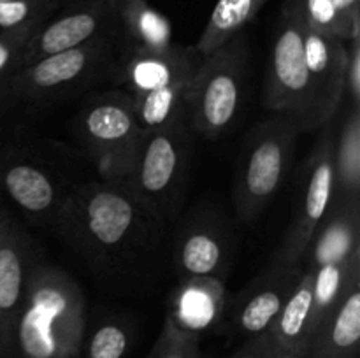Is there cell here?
<instances>
[{"mask_svg": "<svg viewBox=\"0 0 360 358\" xmlns=\"http://www.w3.org/2000/svg\"><path fill=\"white\" fill-rule=\"evenodd\" d=\"M69 0H7L0 2V30L42 25Z\"/></svg>", "mask_w": 360, "mask_h": 358, "instance_id": "cell-23", "label": "cell"}, {"mask_svg": "<svg viewBox=\"0 0 360 358\" xmlns=\"http://www.w3.org/2000/svg\"><path fill=\"white\" fill-rule=\"evenodd\" d=\"M306 14L302 0H285L274 32L269 69L264 84V107L301 126L306 83ZM301 132V128H299Z\"/></svg>", "mask_w": 360, "mask_h": 358, "instance_id": "cell-9", "label": "cell"}, {"mask_svg": "<svg viewBox=\"0 0 360 358\" xmlns=\"http://www.w3.org/2000/svg\"><path fill=\"white\" fill-rule=\"evenodd\" d=\"M118 28V0H69L32 35L21 67Z\"/></svg>", "mask_w": 360, "mask_h": 358, "instance_id": "cell-11", "label": "cell"}, {"mask_svg": "<svg viewBox=\"0 0 360 358\" xmlns=\"http://www.w3.org/2000/svg\"><path fill=\"white\" fill-rule=\"evenodd\" d=\"M118 27L127 48H171L172 27L148 0H118Z\"/></svg>", "mask_w": 360, "mask_h": 358, "instance_id": "cell-20", "label": "cell"}, {"mask_svg": "<svg viewBox=\"0 0 360 358\" xmlns=\"http://www.w3.org/2000/svg\"><path fill=\"white\" fill-rule=\"evenodd\" d=\"M197 337L183 333L164 321L160 337L148 358H202Z\"/></svg>", "mask_w": 360, "mask_h": 358, "instance_id": "cell-25", "label": "cell"}, {"mask_svg": "<svg viewBox=\"0 0 360 358\" xmlns=\"http://www.w3.org/2000/svg\"><path fill=\"white\" fill-rule=\"evenodd\" d=\"M129 330L120 321H104L86 346V358H123L129 350Z\"/></svg>", "mask_w": 360, "mask_h": 358, "instance_id": "cell-24", "label": "cell"}, {"mask_svg": "<svg viewBox=\"0 0 360 358\" xmlns=\"http://www.w3.org/2000/svg\"><path fill=\"white\" fill-rule=\"evenodd\" d=\"M306 83L301 133L313 132L333 121L345 97L347 42L311 30L306 23Z\"/></svg>", "mask_w": 360, "mask_h": 358, "instance_id": "cell-10", "label": "cell"}, {"mask_svg": "<svg viewBox=\"0 0 360 358\" xmlns=\"http://www.w3.org/2000/svg\"><path fill=\"white\" fill-rule=\"evenodd\" d=\"M53 228L97 276L122 286L151 283L164 262L167 225L102 179L72 186Z\"/></svg>", "mask_w": 360, "mask_h": 358, "instance_id": "cell-1", "label": "cell"}, {"mask_svg": "<svg viewBox=\"0 0 360 358\" xmlns=\"http://www.w3.org/2000/svg\"><path fill=\"white\" fill-rule=\"evenodd\" d=\"M231 258V232L225 220L211 211L190 214L172 237L171 263L178 279L214 277L225 281Z\"/></svg>", "mask_w": 360, "mask_h": 358, "instance_id": "cell-12", "label": "cell"}, {"mask_svg": "<svg viewBox=\"0 0 360 358\" xmlns=\"http://www.w3.org/2000/svg\"><path fill=\"white\" fill-rule=\"evenodd\" d=\"M336 130L333 121L320 128V135L302 168L297 206L292 223L278 248L274 262L302 265L309 241L336 202Z\"/></svg>", "mask_w": 360, "mask_h": 358, "instance_id": "cell-8", "label": "cell"}, {"mask_svg": "<svg viewBox=\"0 0 360 358\" xmlns=\"http://www.w3.org/2000/svg\"><path fill=\"white\" fill-rule=\"evenodd\" d=\"M329 2L350 20H360V0H329Z\"/></svg>", "mask_w": 360, "mask_h": 358, "instance_id": "cell-28", "label": "cell"}, {"mask_svg": "<svg viewBox=\"0 0 360 358\" xmlns=\"http://www.w3.org/2000/svg\"><path fill=\"white\" fill-rule=\"evenodd\" d=\"M37 260V248L30 235L21 230L20 225H11L0 242V358H18V318L28 276Z\"/></svg>", "mask_w": 360, "mask_h": 358, "instance_id": "cell-16", "label": "cell"}, {"mask_svg": "<svg viewBox=\"0 0 360 358\" xmlns=\"http://www.w3.org/2000/svg\"><path fill=\"white\" fill-rule=\"evenodd\" d=\"M283 351L276 344L271 332L250 337L248 343L236 351L231 358H283Z\"/></svg>", "mask_w": 360, "mask_h": 358, "instance_id": "cell-27", "label": "cell"}, {"mask_svg": "<svg viewBox=\"0 0 360 358\" xmlns=\"http://www.w3.org/2000/svg\"><path fill=\"white\" fill-rule=\"evenodd\" d=\"M266 2L267 0H217L199 41L193 46L195 51L206 56L241 34Z\"/></svg>", "mask_w": 360, "mask_h": 358, "instance_id": "cell-21", "label": "cell"}, {"mask_svg": "<svg viewBox=\"0 0 360 358\" xmlns=\"http://www.w3.org/2000/svg\"><path fill=\"white\" fill-rule=\"evenodd\" d=\"M200 60L195 48L179 44L165 49L127 48L115 83L134 100L165 88L190 84Z\"/></svg>", "mask_w": 360, "mask_h": 358, "instance_id": "cell-15", "label": "cell"}, {"mask_svg": "<svg viewBox=\"0 0 360 358\" xmlns=\"http://www.w3.org/2000/svg\"><path fill=\"white\" fill-rule=\"evenodd\" d=\"M0 2H7V0H0Z\"/></svg>", "mask_w": 360, "mask_h": 358, "instance_id": "cell-31", "label": "cell"}, {"mask_svg": "<svg viewBox=\"0 0 360 358\" xmlns=\"http://www.w3.org/2000/svg\"><path fill=\"white\" fill-rule=\"evenodd\" d=\"M269 332L280 350L283 351V354L306 358L313 336H315V329H313V274L309 270L302 272L301 279L297 281L294 291L285 302L283 309L280 311Z\"/></svg>", "mask_w": 360, "mask_h": 358, "instance_id": "cell-19", "label": "cell"}, {"mask_svg": "<svg viewBox=\"0 0 360 358\" xmlns=\"http://www.w3.org/2000/svg\"><path fill=\"white\" fill-rule=\"evenodd\" d=\"M336 199L359 200L360 193V105L352 104L336 133Z\"/></svg>", "mask_w": 360, "mask_h": 358, "instance_id": "cell-22", "label": "cell"}, {"mask_svg": "<svg viewBox=\"0 0 360 358\" xmlns=\"http://www.w3.org/2000/svg\"><path fill=\"white\" fill-rule=\"evenodd\" d=\"M188 125L144 133L120 186L164 225L174 223L186 197L190 174Z\"/></svg>", "mask_w": 360, "mask_h": 358, "instance_id": "cell-4", "label": "cell"}, {"mask_svg": "<svg viewBox=\"0 0 360 358\" xmlns=\"http://www.w3.org/2000/svg\"><path fill=\"white\" fill-rule=\"evenodd\" d=\"M69 192L51 167L32 154L13 151L0 157V193L34 223L53 227Z\"/></svg>", "mask_w": 360, "mask_h": 358, "instance_id": "cell-13", "label": "cell"}, {"mask_svg": "<svg viewBox=\"0 0 360 358\" xmlns=\"http://www.w3.org/2000/svg\"><path fill=\"white\" fill-rule=\"evenodd\" d=\"M360 343V272L316 332L306 358H357Z\"/></svg>", "mask_w": 360, "mask_h": 358, "instance_id": "cell-18", "label": "cell"}, {"mask_svg": "<svg viewBox=\"0 0 360 358\" xmlns=\"http://www.w3.org/2000/svg\"><path fill=\"white\" fill-rule=\"evenodd\" d=\"M302 272V265L273 262L248 286L243 288L234 300L227 302L221 321L232 332L248 337L269 332Z\"/></svg>", "mask_w": 360, "mask_h": 358, "instance_id": "cell-14", "label": "cell"}, {"mask_svg": "<svg viewBox=\"0 0 360 358\" xmlns=\"http://www.w3.org/2000/svg\"><path fill=\"white\" fill-rule=\"evenodd\" d=\"M301 135L297 125L280 114L264 119L250 130L241 147L232 193L239 220H255L280 192L294 164Z\"/></svg>", "mask_w": 360, "mask_h": 358, "instance_id": "cell-5", "label": "cell"}, {"mask_svg": "<svg viewBox=\"0 0 360 358\" xmlns=\"http://www.w3.org/2000/svg\"><path fill=\"white\" fill-rule=\"evenodd\" d=\"M345 93L350 95L352 104L360 105V34L347 42Z\"/></svg>", "mask_w": 360, "mask_h": 358, "instance_id": "cell-26", "label": "cell"}, {"mask_svg": "<svg viewBox=\"0 0 360 358\" xmlns=\"http://www.w3.org/2000/svg\"><path fill=\"white\" fill-rule=\"evenodd\" d=\"M125 49L118 28L21 67L9 84L6 107L37 111L102 83H115Z\"/></svg>", "mask_w": 360, "mask_h": 358, "instance_id": "cell-3", "label": "cell"}, {"mask_svg": "<svg viewBox=\"0 0 360 358\" xmlns=\"http://www.w3.org/2000/svg\"><path fill=\"white\" fill-rule=\"evenodd\" d=\"M86 304L79 284L60 267L37 260L16 326L18 358H79Z\"/></svg>", "mask_w": 360, "mask_h": 358, "instance_id": "cell-2", "label": "cell"}, {"mask_svg": "<svg viewBox=\"0 0 360 358\" xmlns=\"http://www.w3.org/2000/svg\"><path fill=\"white\" fill-rule=\"evenodd\" d=\"M225 305V281L214 277L179 279L169 300L165 323L200 339V336L221 325Z\"/></svg>", "mask_w": 360, "mask_h": 358, "instance_id": "cell-17", "label": "cell"}, {"mask_svg": "<svg viewBox=\"0 0 360 358\" xmlns=\"http://www.w3.org/2000/svg\"><path fill=\"white\" fill-rule=\"evenodd\" d=\"M76 126L102 181L122 185L146 133L130 95L122 88L90 93L81 102Z\"/></svg>", "mask_w": 360, "mask_h": 358, "instance_id": "cell-7", "label": "cell"}, {"mask_svg": "<svg viewBox=\"0 0 360 358\" xmlns=\"http://www.w3.org/2000/svg\"><path fill=\"white\" fill-rule=\"evenodd\" d=\"M13 223L14 221H13V218H11L9 209H7L6 199H4L2 193H0V242H2L4 235L7 234V230H9V227Z\"/></svg>", "mask_w": 360, "mask_h": 358, "instance_id": "cell-29", "label": "cell"}, {"mask_svg": "<svg viewBox=\"0 0 360 358\" xmlns=\"http://www.w3.org/2000/svg\"><path fill=\"white\" fill-rule=\"evenodd\" d=\"M283 358H301V357H292V354H285Z\"/></svg>", "mask_w": 360, "mask_h": 358, "instance_id": "cell-30", "label": "cell"}, {"mask_svg": "<svg viewBox=\"0 0 360 358\" xmlns=\"http://www.w3.org/2000/svg\"><path fill=\"white\" fill-rule=\"evenodd\" d=\"M248 55V39L241 32L200 60L186 97V123L200 139H220L238 118Z\"/></svg>", "mask_w": 360, "mask_h": 358, "instance_id": "cell-6", "label": "cell"}]
</instances>
